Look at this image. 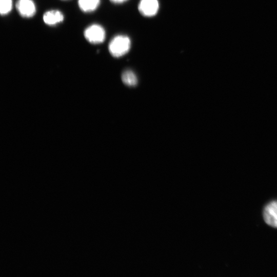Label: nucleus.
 Wrapping results in <instances>:
<instances>
[{
  "label": "nucleus",
  "instance_id": "f257e3e1",
  "mask_svg": "<svg viewBox=\"0 0 277 277\" xmlns=\"http://www.w3.org/2000/svg\"><path fill=\"white\" fill-rule=\"evenodd\" d=\"M131 41L125 35H118L114 36L110 42L108 50L110 53L115 57H120L126 54L130 50Z\"/></svg>",
  "mask_w": 277,
  "mask_h": 277
},
{
  "label": "nucleus",
  "instance_id": "f03ea898",
  "mask_svg": "<svg viewBox=\"0 0 277 277\" xmlns=\"http://www.w3.org/2000/svg\"><path fill=\"white\" fill-rule=\"evenodd\" d=\"M84 35L90 43L100 44L105 39L106 32L102 26L95 24L87 27L84 30Z\"/></svg>",
  "mask_w": 277,
  "mask_h": 277
},
{
  "label": "nucleus",
  "instance_id": "7ed1b4c3",
  "mask_svg": "<svg viewBox=\"0 0 277 277\" xmlns=\"http://www.w3.org/2000/svg\"><path fill=\"white\" fill-rule=\"evenodd\" d=\"M16 8L19 14L25 18H30L36 13V6L32 0H17Z\"/></svg>",
  "mask_w": 277,
  "mask_h": 277
},
{
  "label": "nucleus",
  "instance_id": "20e7f679",
  "mask_svg": "<svg viewBox=\"0 0 277 277\" xmlns=\"http://www.w3.org/2000/svg\"><path fill=\"white\" fill-rule=\"evenodd\" d=\"M263 217L265 222L269 226L277 228V201H272L264 209Z\"/></svg>",
  "mask_w": 277,
  "mask_h": 277
},
{
  "label": "nucleus",
  "instance_id": "39448f33",
  "mask_svg": "<svg viewBox=\"0 0 277 277\" xmlns=\"http://www.w3.org/2000/svg\"><path fill=\"white\" fill-rule=\"evenodd\" d=\"M138 10L144 16L151 17L155 15L159 9L157 0H141Z\"/></svg>",
  "mask_w": 277,
  "mask_h": 277
},
{
  "label": "nucleus",
  "instance_id": "423d86ee",
  "mask_svg": "<svg viewBox=\"0 0 277 277\" xmlns=\"http://www.w3.org/2000/svg\"><path fill=\"white\" fill-rule=\"evenodd\" d=\"M43 19L46 25L54 26L62 22L64 19V16L60 11L51 10L46 11L44 14Z\"/></svg>",
  "mask_w": 277,
  "mask_h": 277
},
{
  "label": "nucleus",
  "instance_id": "0eeeda50",
  "mask_svg": "<svg viewBox=\"0 0 277 277\" xmlns=\"http://www.w3.org/2000/svg\"><path fill=\"white\" fill-rule=\"evenodd\" d=\"M100 0H78L80 9L86 13L91 12L98 7Z\"/></svg>",
  "mask_w": 277,
  "mask_h": 277
},
{
  "label": "nucleus",
  "instance_id": "6e6552de",
  "mask_svg": "<svg viewBox=\"0 0 277 277\" xmlns=\"http://www.w3.org/2000/svg\"><path fill=\"white\" fill-rule=\"evenodd\" d=\"M123 82L128 86H134L137 84V79L135 73L131 70H126L122 75Z\"/></svg>",
  "mask_w": 277,
  "mask_h": 277
},
{
  "label": "nucleus",
  "instance_id": "1a4fd4ad",
  "mask_svg": "<svg viewBox=\"0 0 277 277\" xmlns=\"http://www.w3.org/2000/svg\"><path fill=\"white\" fill-rule=\"evenodd\" d=\"M12 0H0V13L2 15L9 14L12 8Z\"/></svg>",
  "mask_w": 277,
  "mask_h": 277
},
{
  "label": "nucleus",
  "instance_id": "9d476101",
  "mask_svg": "<svg viewBox=\"0 0 277 277\" xmlns=\"http://www.w3.org/2000/svg\"><path fill=\"white\" fill-rule=\"evenodd\" d=\"M110 1L113 3L119 4V3H122L124 2H126L127 0H110Z\"/></svg>",
  "mask_w": 277,
  "mask_h": 277
}]
</instances>
